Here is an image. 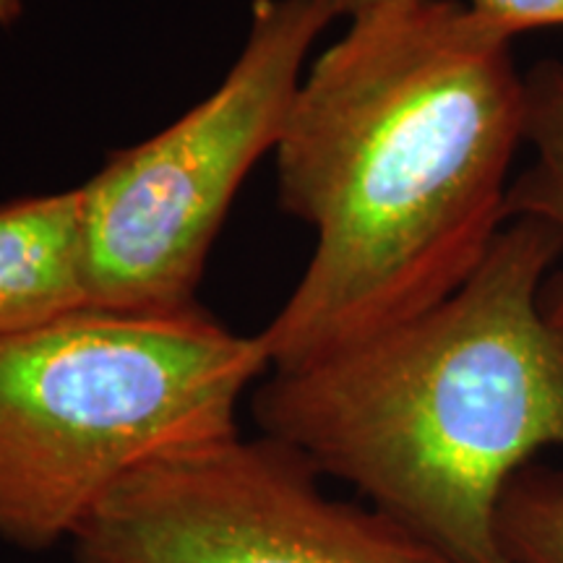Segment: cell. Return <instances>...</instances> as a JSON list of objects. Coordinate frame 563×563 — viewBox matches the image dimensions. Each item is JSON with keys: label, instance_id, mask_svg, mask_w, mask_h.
<instances>
[{"label": "cell", "instance_id": "6da1fadb", "mask_svg": "<svg viewBox=\"0 0 563 563\" xmlns=\"http://www.w3.org/2000/svg\"><path fill=\"white\" fill-rule=\"evenodd\" d=\"M511 45L462 0H382L311 63L274 162L279 207L316 245L256 334L269 371L410 321L483 264L527 136Z\"/></svg>", "mask_w": 563, "mask_h": 563}, {"label": "cell", "instance_id": "7a4b0ae2", "mask_svg": "<svg viewBox=\"0 0 563 563\" xmlns=\"http://www.w3.org/2000/svg\"><path fill=\"white\" fill-rule=\"evenodd\" d=\"M561 232L517 217L460 290L415 319L256 384L251 415L456 563H506L498 509L563 452V329L543 287Z\"/></svg>", "mask_w": 563, "mask_h": 563}, {"label": "cell", "instance_id": "3957f363", "mask_svg": "<svg viewBox=\"0 0 563 563\" xmlns=\"http://www.w3.org/2000/svg\"><path fill=\"white\" fill-rule=\"evenodd\" d=\"M266 373L258 336L201 306L81 308L0 334V543H74L141 467L241 431Z\"/></svg>", "mask_w": 563, "mask_h": 563}, {"label": "cell", "instance_id": "277c9868", "mask_svg": "<svg viewBox=\"0 0 563 563\" xmlns=\"http://www.w3.org/2000/svg\"><path fill=\"white\" fill-rule=\"evenodd\" d=\"M336 0H256L220 87L152 139L115 152L81 199L91 308L170 313L199 306L209 251L243 183L277 144Z\"/></svg>", "mask_w": 563, "mask_h": 563}, {"label": "cell", "instance_id": "5b68a950", "mask_svg": "<svg viewBox=\"0 0 563 563\" xmlns=\"http://www.w3.org/2000/svg\"><path fill=\"white\" fill-rule=\"evenodd\" d=\"M74 563H456L306 456L241 431L146 464L74 540Z\"/></svg>", "mask_w": 563, "mask_h": 563}, {"label": "cell", "instance_id": "8992f818", "mask_svg": "<svg viewBox=\"0 0 563 563\" xmlns=\"http://www.w3.org/2000/svg\"><path fill=\"white\" fill-rule=\"evenodd\" d=\"M81 308L79 186L0 203V334Z\"/></svg>", "mask_w": 563, "mask_h": 563}, {"label": "cell", "instance_id": "52a82bcc", "mask_svg": "<svg viewBox=\"0 0 563 563\" xmlns=\"http://www.w3.org/2000/svg\"><path fill=\"white\" fill-rule=\"evenodd\" d=\"M527 136L532 157L511 180L506 214L532 217L553 224L563 238V63L543 60L525 74ZM543 311L563 329V272L551 274L543 287Z\"/></svg>", "mask_w": 563, "mask_h": 563}, {"label": "cell", "instance_id": "ba28073f", "mask_svg": "<svg viewBox=\"0 0 563 563\" xmlns=\"http://www.w3.org/2000/svg\"><path fill=\"white\" fill-rule=\"evenodd\" d=\"M506 563H563V475L530 464L509 483L498 509Z\"/></svg>", "mask_w": 563, "mask_h": 563}, {"label": "cell", "instance_id": "9c48e42d", "mask_svg": "<svg viewBox=\"0 0 563 563\" xmlns=\"http://www.w3.org/2000/svg\"><path fill=\"white\" fill-rule=\"evenodd\" d=\"M373 3H382V0H336L342 19H350L352 13L368 9ZM464 3L509 32L514 40L534 30L563 26V0H464Z\"/></svg>", "mask_w": 563, "mask_h": 563}, {"label": "cell", "instance_id": "30bf717a", "mask_svg": "<svg viewBox=\"0 0 563 563\" xmlns=\"http://www.w3.org/2000/svg\"><path fill=\"white\" fill-rule=\"evenodd\" d=\"M24 11V0H0V26H11Z\"/></svg>", "mask_w": 563, "mask_h": 563}]
</instances>
